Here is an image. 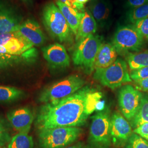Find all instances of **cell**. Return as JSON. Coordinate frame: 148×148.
I'll return each mask as SVG.
<instances>
[{
    "instance_id": "cell-28",
    "label": "cell",
    "mask_w": 148,
    "mask_h": 148,
    "mask_svg": "<svg viewBox=\"0 0 148 148\" xmlns=\"http://www.w3.org/2000/svg\"><path fill=\"white\" fill-rule=\"evenodd\" d=\"M131 25L143 37H148V17Z\"/></svg>"
},
{
    "instance_id": "cell-18",
    "label": "cell",
    "mask_w": 148,
    "mask_h": 148,
    "mask_svg": "<svg viewBox=\"0 0 148 148\" xmlns=\"http://www.w3.org/2000/svg\"><path fill=\"white\" fill-rule=\"evenodd\" d=\"M97 23L89 9L85 8L81 12V21L78 32L75 36V40L77 42L90 35L95 34L97 32Z\"/></svg>"
},
{
    "instance_id": "cell-31",
    "label": "cell",
    "mask_w": 148,
    "mask_h": 148,
    "mask_svg": "<svg viewBox=\"0 0 148 148\" xmlns=\"http://www.w3.org/2000/svg\"><path fill=\"white\" fill-rule=\"evenodd\" d=\"M70 7L77 10L79 12H82L85 10V5L79 3L75 0H58Z\"/></svg>"
},
{
    "instance_id": "cell-13",
    "label": "cell",
    "mask_w": 148,
    "mask_h": 148,
    "mask_svg": "<svg viewBox=\"0 0 148 148\" xmlns=\"http://www.w3.org/2000/svg\"><path fill=\"white\" fill-rule=\"evenodd\" d=\"M7 118L16 131L28 134L35 117L31 108L25 106L10 111Z\"/></svg>"
},
{
    "instance_id": "cell-5",
    "label": "cell",
    "mask_w": 148,
    "mask_h": 148,
    "mask_svg": "<svg viewBox=\"0 0 148 148\" xmlns=\"http://www.w3.org/2000/svg\"><path fill=\"white\" fill-rule=\"evenodd\" d=\"M85 84L84 79L79 76L70 75L43 90L38 100L45 104L58 101L76 93L84 87Z\"/></svg>"
},
{
    "instance_id": "cell-9",
    "label": "cell",
    "mask_w": 148,
    "mask_h": 148,
    "mask_svg": "<svg viewBox=\"0 0 148 148\" xmlns=\"http://www.w3.org/2000/svg\"><path fill=\"white\" fill-rule=\"evenodd\" d=\"M143 95L140 91L130 85L122 86L119 92L118 101L122 114L131 121L139 106Z\"/></svg>"
},
{
    "instance_id": "cell-6",
    "label": "cell",
    "mask_w": 148,
    "mask_h": 148,
    "mask_svg": "<svg viewBox=\"0 0 148 148\" xmlns=\"http://www.w3.org/2000/svg\"><path fill=\"white\" fill-rule=\"evenodd\" d=\"M95 70L94 79L111 90L120 87L123 84L132 81L128 71L127 63L121 58L117 59L114 63L106 68Z\"/></svg>"
},
{
    "instance_id": "cell-32",
    "label": "cell",
    "mask_w": 148,
    "mask_h": 148,
    "mask_svg": "<svg viewBox=\"0 0 148 148\" xmlns=\"http://www.w3.org/2000/svg\"><path fill=\"white\" fill-rule=\"evenodd\" d=\"M148 0H127L125 6L130 10L148 3Z\"/></svg>"
},
{
    "instance_id": "cell-38",
    "label": "cell",
    "mask_w": 148,
    "mask_h": 148,
    "mask_svg": "<svg viewBox=\"0 0 148 148\" xmlns=\"http://www.w3.org/2000/svg\"><path fill=\"white\" fill-rule=\"evenodd\" d=\"M75 1H77V2H79V3L84 5V4L86 3L87 2H88V1H90V0H75Z\"/></svg>"
},
{
    "instance_id": "cell-35",
    "label": "cell",
    "mask_w": 148,
    "mask_h": 148,
    "mask_svg": "<svg viewBox=\"0 0 148 148\" xmlns=\"http://www.w3.org/2000/svg\"><path fill=\"white\" fill-rule=\"evenodd\" d=\"M65 148H86V147L83 143L79 142L75 144L74 145Z\"/></svg>"
},
{
    "instance_id": "cell-34",
    "label": "cell",
    "mask_w": 148,
    "mask_h": 148,
    "mask_svg": "<svg viewBox=\"0 0 148 148\" xmlns=\"http://www.w3.org/2000/svg\"><path fill=\"white\" fill-rule=\"evenodd\" d=\"M15 35V32L0 34V45H5Z\"/></svg>"
},
{
    "instance_id": "cell-14",
    "label": "cell",
    "mask_w": 148,
    "mask_h": 148,
    "mask_svg": "<svg viewBox=\"0 0 148 148\" xmlns=\"http://www.w3.org/2000/svg\"><path fill=\"white\" fill-rule=\"evenodd\" d=\"M16 32L33 46H41L46 42V37L41 27L34 19H28L23 21Z\"/></svg>"
},
{
    "instance_id": "cell-24",
    "label": "cell",
    "mask_w": 148,
    "mask_h": 148,
    "mask_svg": "<svg viewBox=\"0 0 148 148\" xmlns=\"http://www.w3.org/2000/svg\"><path fill=\"white\" fill-rule=\"evenodd\" d=\"M32 136L25 133H19L11 138L7 148H33Z\"/></svg>"
},
{
    "instance_id": "cell-39",
    "label": "cell",
    "mask_w": 148,
    "mask_h": 148,
    "mask_svg": "<svg viewBox=\"0 0 148 148\" xmlns=\"http://www.w3.org/2000/svg\"><path fill=\"white\" fill-rule=\"evenodd\" d=\"M0 148H7L5 147V145H3V146H0Z\"/></svg>"
},
{
    "instance_id": "cell-11",
    "label": "cell",
    "mask_w": 148,
    "mask_h": 148,
    "mask_svg": "<svg viewBox=\"0 0 148 148\" xmlns=\"http://www.w3.org/2000/svg\"><path fill=\"white\" fill-rule=\"evenodd\" d=\"M23 22L22 16L16 8L0 0V34L17 31Z\"/></svg>"
},
{
    "instance_id": "cell-41",
    "label": "cell",
    "mask_w": 148,
    "mask_h": 148,
    "mask_svg": "<svg viewBox=\"0 0 148 148\" xmlns=\"http://www.w3.org/2000/svg\"><path fill=\"white\" fill-rule=\"evenodd\" d=\"M147 38H148V37H147Z\"/></svg>"
},
{
    "instance_id": "cell-15",
    "label": "cell",
    "mask_w": 148,
    "mask_h": 148,
    "mask_svg": "<svg viewBox=\"0 0 148 148\" xmlns=\"http://www.w3.org/2000/svg\"><path fill=\"white\" fill-rule=\"evenodd\" d=\"M111 10L108 0H90L89 10L100 28L106 27L109 24Z\"/></svg>"
},
{
    "instance_id": "cell-4",
    "label": "cell",
    "mask_w": 148,
    "mask_h": 148,
    "mask_svg": "<svg viewBox=\"0 0 148 148\" xmlns=\"http://www.w3.org/2000/svg\"><path fill=\"white\" fill-rule=\"evenodd\" d=\"M83 130L77 127H60L38 131L41 148H64L77 140Z\"/></svg>"
},
{
    "instance_id": "cell-27",
    "label": "cell",
    "mask_w": 148,
    "mask_h": 148,
    "mask_svg": "<svg viewBox=\"0 0 148 148\" xmlns=\"http://www.w3.org/2000/svg\"><path fill=\"white\" fill-rule=\"evenodd\" d=\"M9 129L5 121L0 118V146L5 145L11 140Z\"/></svg>"
},
{
    "instance_id": "cell-29",
    "label": "cell",
    "mask_w": 148,
    "mask_h": 148,
    "mask_svg": "<svg viewBox=\"0 0 148 148\" xmlns=\"http://www.w3.org/2000/svg\"><path fill=\"white\" fill-rule=\"evenodd\" d=\"M130 76L133 81H138L148 78V66L131 70Z\"/></svg>"
},
{
    "instance_id": "cell-30",
    "label": "cell",
    "mask_w": 148,
    "mask_h": 148,
    "mask_svg": "<svg viewBox=\"0 0 148 148\" xmlns=\"http://www.w3.org/2000/svg\"><path fill=\"white\" fill-rule=\"evenodd\" d=\"M133 132L137 134L148 142V122L143 123L134 128Z\"/></svg>"
},
{
    "instance_id": "cell-21",
    "label": "cell",
    "mask_w": 148,
    "mask_h": 148,
    "mask_svg": "<svg viewBox=\"0 0 148 148\" xmlns=\"http://www.w3.org/2000/svg\"><path fill=\"white\" fill-rule=\"evenodd\" d=\"M130 122L131 127L134 128L148 122V95L142 97L137 111Z\"/></svg>"
},
{
    "instance_id": "cell-19",
    "label": "cell",
    "mask_w": 148,
    "mask_h": 148,
    "mask_svg": "<svg viewBox=\"0 0 148 148\" xmlns=\"http://www.w3.org/2000/svg\"><path fill=\"white\" fill-rule=\"evenodd\" d=\"M56 5L66 19L70 29L76 36L81 21V12L70 7L58 0L56 1Z\"/></svg>"
},
{
    "instance_id": "cell-16",
    "label": "cell",
    "mask_w": 148,
    "mask_h": 148,
    "mask_svg": "<svg viewBox=\"0 0 148 148\" xmlns=\"http://www.w3.org/2000/svg\"><path fill=\"white\" fill-rule=\"evenodd\" d=\"M37 57V50L34 47L20 56L0 54V70L21 64L34 62Z\"/></svg>"
},
{
    "instance_id": "cell-22",
    "label": "cell",
    "mask_w": 148,
    "mask_h": 148,
    "mask_svg": "<svg viewBox=\"0 0 148 148\" xmlns=\"http://www.w3.org/2000/svg\"><path fill=\"white\" fill-rule=\"evenodd\" d=\"M23 90L11 86H0V103H10L19 100L25 96Z\"/></svg>"
},
{
    "instance_id": "cell-37",
    "label": "cell",
    "mask_w": 148,
    "mask_h": 148,
    "mask_svg": "<svg viewBox=\"0 0 148 148\" xmlns=\"http://www.w3.org/2000/svg\"><path fill=\"white\" fill-rule=\"evenodd\" d=\"M0 54H7V51L3 45H0Z\"/></svg>"
},
{
    "instance_id": "cell-40",
    "label": "cell",
    "mask_w": 148,
    "mask_h": 148,
    "mask_svg": "<svg viewBox=\"0 0 148 148\" xmlns=\"http://www.w3.org/2000/svg\"><path fill=\"white\" fill-rule=\"evenodd\" d=\"M105 148V147H97V148Z\"/></svg>"
},
{
    "instance_id": "cell-12",
    "label": "cell",
    "mask_w": 148,
    "mask_h": 148,
    "mask_svg": "<svg viewBox=\"0 0 148 148\" xmlns=\"http://www.w3.org/2000/svg\"><path fill=\"white\" fill-rule=\"evenodd\" d=\"M43 56L52 69H65L70 66V59L63 45L56 43L42 48Z\"/></svg>"
},
{
    "instance_id": "cell-8",
    "label": "cell",
    "mask_w": 148,
    "mask_h": 148,
    "mask_svg": "<svg viewBox=\"0 0 148 148\" xmlns=\"http://www.w3.org/2000/svg\"><path fill=\"white\" fill-rule=\"evenodd\" d=\"M111 118L108 108L97 112L92 117L90 131L91 143L97 147L105 148L111 144Z\"/></svg>"
},
{
    "instance_id": "cell-36",
    "label": "cell",
    "mask_w": 148,
    "mask_h": 148,
    "mask_svg": "<svg viewBox=\"0 0 148 148\" xmlns=\"http://www.w3.org/2000/svg\"><path fill=\"white\" fill-rule=\"evenodd\" d=\"M22 2L29 6H32L34 5V0H21Z\"/></svg>"
},
{
    "instance_id": "cell-1",
    "label": "cell",
    "mask_w": 148,
    "mask_h": 148,
    "mask_svg": "<svg viewBox=\"0 0 148 148\" xmlns=\"http://www.w3.org/2000/svg\"><path fill=\"white\" fill-rule=\"evenodd\" d=\"M101 98V92L86 86L63 99L41 106L37 114L38 131L60 127L82 126L88 117L96 110Z\"/></svg>"
},
{
    "instance_id": "cell-17",
    "label": "cell",
    "mask_w": 148,
    "mask_h": 148,
    "mask_svg": "<svg viewBox=\"0 0 148 148\" xmlns=\"http://www.w3.org/2000/svg\"><path fill=\"white\" fill-rule=\"evenodd\" d=\"M117 54L116 50L112 43H103L95 58V69L109 67L116 60Z\"/></svg>"
},
{
    "instance_id": "cell-3",
    "label": "cell",
    "mask_w": 148,
    "mask_h": 148,
    "mask_svg": "<svg viewBox=\"0 0 148 148\" xmlns=\"http://www.w3.org/2000/svg\"><path fill=\"white\" fill-rule=\"evenodd\" d=\"M103 40L102 36L93 34L77 41L72 54L74 65L86 74H92L95 69V58Z\"/></svg>"
},
{
    "instance_id": "cell-25",
    "label": "cell",
    "mask_w": 148,
    "mask_h": 148,
    "mask_svg": "<svg viewBox=\"0 0 148 148\" xmlns=\"http://www.w3.org/2000/svg\"><path fill=\"white\" fill-rule=\"evenodd\" d=\"M148 17V3L137 8L129 10L126 13V19L131 24Z\"/></svg>"
},
{
    "instance_id": "cell-7",
    "label": "cell",
    "mask_w": 148,
    "mask_h": 148,
    "mask_svg": "<svg viewBox=\"0 0 148 148\" xmlns=\"http://www.w3.org/2000/svg\"><path fill=\"white\" fill-rule=\"evenodd\" d=\"M112 44L121 56L138 52L144 45V37L131 24L117 28L112 40Z\"/></svg>"
},
{
    "instance_id": "cell-26",
    "label": "cell",
    "mask_w": 148,
    "mask_h": 148,
    "mask_svg": "<svg viewBox=\"0 0 148 148\" xmlns=\"http://www.w3.org/2000/svg\"><path fill=\"white\" fill-rule=\"evenodd\" d=\"M126 148H148V142L134 133H133L125 146Z\"/></svg>"
},
{
    "instance_id": "cell-20",
    "label": "cell",
    "mask_w": 148,
    "mask_h": 148,
    "mask_svg": "<svg viewBox=\"0 0 148 148\" xmlns=\"http://www.w3.org/2000/svg\"><path fill=\"white\" fill-rule=\"evenodd\" d=\"M3 46L6 48L8 54L14 56L21 55L34 47L32 44L20 36L16 32H15L14 36Z\"/></svg>"
},
{
    "instance_id": "cell-23",
    "label": "cell",
    "mask_w": 148,
    "mask_h": 148,
    "mask_svg": "<svg viewBox=\"0 0 148 148\" xmlns=\"http://www.w3.org/2000/svg\"><path fill=\"white\" fill-rule=\"evenodd\" d=\"M127 63L131 70L148 66V51L128 54Z\"/></svg>"
},
{
    "instance_id": "cell-2",
    "label": "cell",
    "mask_w": 148,
    "mask_h": 148,
    "mask_svg": "<svg viewBox=\"0 0 148 148\" xmlns=\"http://www.w3.org/2000/svg\"><path fill=\"white\" fill-rule=\"evenodd\" d=\"M42 21L50 36L60 42H71L73 32L58 6L48 2L43 7Z\"/></svg>"
},
{
    "instance_id": "cell-10",
    "label": "cell",
    "mask_w": 148,
    "mask_h": 148,
    "mask_svg": "<svg viewBox=\"0 0 148 148\" xmlns=\"http://www.w3.org/2000/svg\"><path fill=\"white\" fill-rule=\"evenodd\" d=\"M132 133L130 123L120 112H115L111 118V143L119 148L126 146Z\"/></svg>"
},
{
    "instance_id": "cell-33",
    "label": "cell",
    "mask_w": 148,
    "mask_h": 148,
    "mask_svg": "<svg viewBox=\"0 0 148 148\" xmlns=\"http://www.w3.org/2000/svg\"><path fill=\"white\" fill-rule=\"evenodd\" d=\"M134 86L137 90L148 93V78L134 81Z\"/></svg>"
}]
</instances>
